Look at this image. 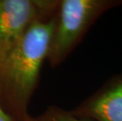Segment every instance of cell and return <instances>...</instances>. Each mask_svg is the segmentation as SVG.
Here are the masks:
<instances>
[{"label": "cell", "mask_w": 122, "mask_h": 121, "mask_svg": "<svg viewBox=\"0 0 122 121\" xmlns=\"http://www.w3.org/2000/svg\"><path fill=\"white\" fill-rule=\"evenodd\" d=\"M0 121H14L11 119L8 115L5 112L1 107H0Z\"/></svg>", "instance_id": "6"}, {"label": "cell", "mask_w": 122, "mask_h": 121, "mask_svg": "<svg viewBox=\"0 0 122 121\" xmlns=\"http://www.w3.org/2000/svg\"><path fill=\"white\" fill-rule=\"evenodd\" d=\"M56 11L35 20L0 65V107L14 121L30 116L28 105L46 60Z\"/></svg>", "instance_id": "1"}, {"label": "cell", "mask_w": 122, "mask_h": 121, "mask_svg": "<svg viewBox=\"0 0 122 121\" xmlns=\"http://www.w3.org/2000/svg\"><path fill=\"white\" fill-rule=\"evenodd\" d=\"M27 121H92L81 118L73 114L71 111H67L56 105H51L41 114L32 116Z\"/></svg>", "instance_id": "5"}, {"label": "cell", "mask_w": 122, "mask_h": 121, "mask_svg": "<svg viewBox=\"0 0 122 121\" xmlns=\"http://www.w3.org/2000/svg\"><path fill=\"white\" fill-rule=\"evenodd\" d=\"M71 112L92 121H122V73L110 78Z\"/></svg>", "instance_id": "4"}, {"label": "cell", "mask_w": 122, "mask_h": 121, "mask_svg": "<svg viewBox=\"0 0 122 121\" xmlns=\"http://www.w3.org/2000/svg\"><path fill=\"white\" fill-rule=\"evenodd\" d=\"M122 6V0H58L46 61L60 65L103 14Z\"/></svg>", "instance_id": "2"}, {"label": "cell", "mask_w": 122, "mask_h": 121, "mask_svg": "<svg viewBox=\"0 0 122 121\" xmlns=\"http://www.w3.org/2000/svg\"><path fill=\"white\" fill-rule=\"evenodd\" d=\"M58 5V0H0V65L30 25Z\"/></svg>", "instance_id": "3"}]
</instances>
